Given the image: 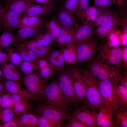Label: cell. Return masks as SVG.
Here are the masks:
<instances>
[{
	"mask_svg": "<svg viewBox=\"0 0 127 127\" xmlns=\"http://www.w3.org/2000/svg\"><path fill=\"white\" fill-rule=\"evenodd\" d=\"M96 80L103 106L111 109L113 114L119 110L116 92V87L119 83L114 79H96Z\"/></svg>",
	"mask_w": 127,
	"mask_h": 127,
	"instance_id": "obj_1",
	"label": "cell"
},
{
	"mask_svg": "<svg viewBox=\"0 0 127 127\" xmlns=\"http://www.w3.org/2000/svg\"><path fill=\"white\" fill-rule=\"evenodd\" d=\"M86 85L88 106L99 112L103 106L96 79L87 67H84L81 72Z\"/></svg>",
	"mask_w": 127,
	"mask_h": 127,
	"instance_id": "obj_2",
	"label": "cell"
},
{
	"mask_svg": "<svg viewBox=\"0 0 127 127\" xmlns=\"http://www.w3.org/2000/svg\"><path fill=\"white\" fill-rule=\"evenodd\" d=\"M87 68L96 79L100 80L117 79L122 70L108 64L100 60L94 58L88 61Z\"/></svg>",
	"mask_w": 127,
	"mask_h": 127,
	"instance_id": "obj_3",
	"label": "cell"
},
{
	"mask_svg": "<svg viewBox=\"0 0 127 127\" xmlns=\"http://www.w3.org/2000/svg\"><path fill=\"white\" fill-rule=\"evenodd\" d=\"M99 44L100 49L95 58L122 70L124 65L122 60L121 47H112L103 41Z\"/></svg>",
	"mask_w": 127,
	"mask_h": 127,
	"instance_id": "obj_4",
	"label": "cell"
},
{
	"mask_svg": "<svg viewBox=\"0 0 127 127\" xmlns=\"http://www.w3.org/2000/svg\"><path fill=\"white\" fill-rule=\"evenodd\" d=\"M57 73L56 79L60 89L71 105L74 106L77 98L71 68L65 67Z\"/></svg>",
	"mask_w": 127,
	"mask_h": 127,
	"instance_id": "obj_5",
	"label": "cell"
},
{
	"mask_svg": "<svg viewBox=\"0 0 127 127\" xmlns=\"http://www.w3.org/2000/svg\"><path fill=\"white\" fill-rule=\"evenodd\" d=\"M44 100L46 103L67 110L70 105L60 89L56 79L52 80L46 88Z\"/></svg>",
	"mask_w": 127,
	"mask_h": 127,
	"instance_id": "obj_6",
	"label": "cell"
},
{
	"mask_svg": "<svg viewBox=\"0 0 127 127\" xmlns=\"http://www.w3.org/2000/svg\"><path fill=\"white\" fill-rule=\"evenodd\" d=\"M97 38L92 35L76 45L77 59L76 63L77 64L90 61L98 52L100 47Z\"/></svg>",
	"mask_w": 127,
	"mask_h": 127,
	"instance_id": "obj_7",
	"label": "cell"
},
{
	"mask_svg": "<svg viewBox=\"0 0 127 127\" xmlns=\"http://www.w3.org/2000/svg\"><path fill=\"white\" fill-rule=\"evenodd\" d=\"M22 83L35 98L40 101L44 100L45 91L48 84L40 77L37 72L23 77Z\"/></svg>",
	"mask_w": 127,
	"mask_h": 127,
	"instance_id": "obj_8",
	"label": "cell"
},
{
	"mask_svg": "<svg viewBox=\"0 0 127 127\" xmlns=\"http://www.w3.org/2000/svg\"><path fill=\"white\" fill-rule=\"evenodd\" d=\"M33 111L35 114L56 120L69 119L71 115L67 110L47 103L38 104Z\"/></svg>",
	"mask_w": 127,
	"mask_h": 127,
	"instance_id": "obj_9",
	"label": "cell"
},
{
	"mask_svg": "<svg viewBox=\"0 0 127 127\" xmlns=\"http://www.w3.org/2000/svg\"><path fill=\"white\" fill-rule=\"evenodd\" d=\"M73 81L74 88L77 98L74 106L85 105L88 106L86 85L83 77L76 67L71 68Z\"/></svg>",
	"mask_w": 127,
	"mask_h": 127,
	"instance_id": "obj_10",
	"label": "cell"
},
{
	"mask_svg": "<svg viewBox=\"0 0 127 127\" xmlns=\"http://www.w3.org/2000/svg\"><path fill=\"white\" fill-rule=\"evenodd\" d=\"M71 115L81 121L89 127H96L98 112L85 105L75 107Z\"/></svg>",
	"mask_w": 127,
	"mask_h": 127,
	"instance_id": "obj_11",
	"label": "cell"
},
{
	"mask_svg": "<svg viewBox=\"0 0 127 127\" xmlns=\"http://www.w3.org/2000/svg\"><path fill=\"white\" fill-rule=\"evenodd\" d=\"M56 8L55 2L41 4H37L34 3L28 8L22 15L42 18L47 17L54 12Z\"/></svg>",
	"mask_w": 127,
	"mask_h": 127,
	"instance_id": "obj_12",
	"label": "cell"
},
{
	"mask_svg": "<svg viewBox=\"0 0 127 127\" xmlns=\"http://www.w3.org/2000/svg\"><path fill=\"white\" fill-rule=\"evenodd\" d=\"M22 14L6 10L0 16V22L2 24L3 32H13L18 24L19 20Z\"/></svg>",
	"mask_w": 127,
	"mask_h": 127,
	"instance_id": "obj_13",
	"label": "cell"
},
{
	"mask_svg": "<svg viewBox=\"0 0 127 127\" xmlns=\"http://www.w3.org/2000/svg\"><path fill=\"white\" fill-rule=\"evenodd\" d=\"M6 92L12 94L19 95L39 103L40 101L35 98L21 85L15 82L6 79L3 82Z\"/></svg>",
	"mask_w": 127,
	"mask_h": 127,
	"instance_id": "obj_14",
	"label": "cell"
},
{
	"mask_svg": "<svg viewBox=\"0 0 127 127\" xmlns=\"http://www.w3.org/2000/svg\"><path fill=\"white\" fill-rule=\"evenodd\" d=\"M0 68L6 79L20 85L22 83L23 77L19 69L15 66L5 61L0 64Z\"/></svg>",
	"mask_w": 127,
	"mask_h": 127,
	"instance_id": "obj_15",
	"label": "cell"
},
{
	"mask_svg": "<svg viewBox=\"0 0 127 127\" xmlns=\"http://www.w3.org/2000/svg\"><path fill=\"white\" fill-rule=\"evenodd\" d=\"M75 28L73 43L76 45L91 37L95 30V27L92 24L78 25Z\"/></svg>",
	"mask_w": 127,
	"mask_h": 127,
	"instance_id": "obj_16",
	"label": "cell"
},
{
	"mask_svg": "<svg viewBox=\"0 0 127 127\" xmlns=\"http://www.w3.org/2000/svg\"><path fill=\"white\" fill-rule=\"evenodd\" d=\"M118 18L119 13L111 8H100V12L93 25L97 28L112 22Z\"/></svg>",
	"mask_w": 127,
	"mask_h": 127,
	"instance_id": "obj_17",
	"label": "cell"
},
{
	"mask_svg": "<svg viewBox=\"0 0 127 127\" xmlns=\"http://www.w3.org/2000/svg\"><path fill=\"white\" fill-rule=\"evenodd\" d=\"M44 24L37 25L19 29L15 34L16 42H20L33 38L43 29Z\"/></svg>",
	"mask_w": 127,
	"mask_h": 127,
	"instance_id": "obj_18",
	"label": "cell"
},
{
	"mask_svg": "<svg viewBox=\"0 0 127 127\" xmlns=\"http://www.w3.org/2000/svg\"><path fill=\"white\" fill-rule=\"evenodd\" d=\"M55 16L62 27H75L78 25L75 15L63 7L59 10Z\"/></svg>",
	"mask_w": 127,
	"mask_h": 127,
	"instance_id": "obj_19",
	"label": "cell"
},
{
	"mask_svg": "<svg viewBox=\"0 0 127 127\" xmlns=\"http://www.w3.org/2000/svg\"><path fill=\"white\" fill-rule=\"evenodd\" d=\"M113 113L110 109L103 106L98 112L96 127H113Z\"/></svg>",
	"mask_w": 127,
	"mask_h": 127,
	"instance_id": "obj_20",
	"label": "cell"
},
{
	"mask_svg": "<svg viewBox=\"0 0 127 127\" xmlns=\"http://www.w3.org/2000/svg\"><path fill=\"white\" fill-rule=\"evenodd\" d=\"M100 11V8L94 5L89 6L85 11L75 16L82 24H93L96 20Z\"/></svg>",
	"mask_w": 127,
	"mask_h": 127,
	"instance_id": "obj_21",
	"label": "cell"
},
{
	"mask_svg": "<svg viewBox=\"0 0 127 127\" xmlns=\"http://www.w3.org/2000/svg\"><path fill=\"white\" fill-rule=\"evenodd\" d=\"M45 58L50 65L57 73L65 67V62L61 48L58 50L50 51Z\"/></svg>",
	"mask_w": 127,
	"mask_h": 127,
	"instance_id": "obj_22",
	"label": "cell"
},
{
	"mask_svg": "<svg viewBox=\"0 0 127 127\" xmlns=\"http://www.w3.org/2000/svg\"><path fill=\"white\" fill-rule=\"evenodd\" d=\"M18 42L42 58L45 57L51 50L50 46H44L33 39L29 40L28 39Z\"/></svg>",
	"mask_w": 127,
	"mask_h": 127,
	"instance_id": "obj_23",
	"label": "cell"
},
{
	"mask_svg": "<svg viewBox=\"0 0 127 127\" xmlns=\"http://www.w3.org/2000/svg\"><path fill=\"white\" fill-rule=\"evenodd\" d=\"M120 24L118 18L112 22L96 28L93 31L92 35L102 40H106L111 31L117 27H120Z\"/></svg>",
	"mask_w": 127,
	"mask_h": 127,
	"instance_id": "obj_24",
	"label": "cell"
},
{
	"mask_svg": "<svg viewBox=\"0 0 127 127\" xmlns=\"http://www.w3.org/2000/svg\"><path fill=\"white\" fill-rule=\"evenodd\" d=\"M18 127H38V119L36 114L30 113L13 117Z\"/></svg>",
	"mask_w": 127,
	"mask_h": 127,
	"instance_id": "obj_25",
	"label": "cell"
},
{
	"mask_svg": "<svg viewBox=\"0 0 127 127\" xmlns=\"http://www.w3.org/2000/svg\"><path fill=\"white\" fill-rule=\"evenodd\" d=\"M75 29V27H62L60 35L54 42L55 44L61 47L73 42Z\"/></svg>",
	"mask_w": 127,
	"mask_h": 127,
	"instance_id": "obj_26",
	"label": "cell"
},
{
	"mask_svg": "<svg viewBox=\"0 0 127 127\" xmlns=\"http://www.w3.org/2000/svg\"><path fill=\"white\" fill-rule=\"evenodd\" d=\"M65 63L70 65L77 61L76 45L73 42L61 47Z\"/></svg>",
	"mask_w": 127,
	"mask_h": 127,
	"instance_id": "obj_27",
	"label": "cell"
},
{
	"mask_svg": "<svg viewBox=\"0 0 127 127\" xmlns=\"http://www.w3.org/2000/svg\"><path fill=\"white\" fill-rule=\"evenodd\" d=\"M45 28L50 33L55 42L60 35L62 27L55 16L45 22Z\"/></svg>",
	"mask_w": 127,
	"mask_h": 127,
	"instance_id": "obj_28",
	"label": "cell"
},
{
	"mask_svg": "<svg viewBox=\"0 0 127 127\" xmlns=\"http://www.w3.org/2000/svg\"><path fill=\"white\" fill-rule=\"evenodd\" d=\"M34 3L32 0H20L11 3L7 4L5 7L6 10L22 14L28 8Z\"/></svg>",
	"mask_w": 127,
	"mask_h": 127,
	"instance_id": "obj_29",
	"label": "cell"
},
{
	"mask_svg": "<svg viewBox=\"0 0 127 127\" xmlns=\"http://www.w3.org/2000/svg\"><path fill=\"white\" fill-rule=\"evenodd\" d=\"M45 23L42 18L35 16H24L22 15L19 18L16 29H20L44 24Z\"/></svg>",
	"mask_w": 127,
	"mask_h": 127,
	"instance_id": "obj_30",
	"label": "cell"
},
{
	"mask_svg": "<svg viewBox=\"0 0 127 127\" xmlns=\"http://www.w3.org/2000/svg\"><path fill=\"white\" fill-rule=\"evenodd\" d=\"M116 92L119 110H127V88L118 84L116 87Z\"/></svg>",
	"mask_w": 127,
	"mask_h": 127,
	"instance_id": "obj_31",
	"label": "cell"
},
{
	"mask_svg": "<svg viewBox=\"0 0 127 127\" xmlns=\"http://www.w3.org/2000/svg\"><path fill=\"white\" fill-rule=\"evenodd\" d=\"M7 56L6 62H8L14 66H19L22 62V59L15 48L8 47L5 49Z\"/></svg>",
	"mask_w": 127,
	"mask_h": 127,
	"instance_id": "obj_32",
	"label": "cell"
},
{
	"mask_svg": "<svg viewBox=\"0 0 127 127\" xmlns=\"http://www.w3.org/2000/svg\"><path fill=\"white\" fill-rule=\"evenodd\" d=\"M114 123L113 127H127V111L119 110L115 111L112 115Z\"/></svg>",
	"mask_w": 127,
	"mask_h": 127,
	"instance_id": "obj_33",
	"label": "cell"
},
{
	"mask_svg": "<svg viewBox=\"0 0 127 127\" xmlns=\"http://www.w3.org/2000/svg\"><path fill=\"white\" fill-rule=\"evenodd\" d=\"M33 39L45 47L50 46L54 42L53 38L50 33L46 30L43 29L33 38Z\"/></svg>",
	"mask_w": 127,
	"mask_h": 127,
	"instance_id": "obj_34",
	"label": "cell"
},
{
	"mask_svg": "<svg viewBox=\"0 0 127 127\" xmlns=\"http://www.w3.org/2000/svg\"><path fill=\"white\" fill-rule=\"evenodd\" d=\"M36 115L38 119V127H60L63 124L64 120L51 119Z\"/></svg>",
	"mask_w": 127,
	"mask_h": 127,
	"instance_id": "obj_35",
	"label": "cell"
},
{
	"mask_svg": "<svg viewBox=\"0 0 127 127\" xmlns=\"http://www.w3.org/2000/svg\"><path fill=\"white\" fill-rule=\"evenodd\" d=\"M16 42L15 34L13 32H3L0 35V47L5 49Z\"/></svg>",
	"mask_w": 127,
	"mask_h": 127,
	"instance_id": "obj_36",
	"label": "cell"
},
{
	"mask_svg": "<svg viewBox=\"0 0 127 127\" xmlns=\"http://www.w3.org/2000/svg\"><path fill=\"white\" fill-rule=\"evenodd\" d=\"M37 72L40 77L47 82L53 78L56 72L49 63L47 66Z\"/></svg>",
	"mask_w": 127,
	"mask_h": 127,
	"instance_id": "obj_37",
	"label": "cell"
},
{
	"mask_svg": "<svg viewBox=\"0 0 127 127\" xmlns=\"http://www.w3.org/2000/svg\"><path fill=\"white\" fill-rule=\"evenodd\" d=\"M7 93L11 97L14 103H20L32 111H33L35 108L33 103L31 102V100H32L31 99L19 95Z\"/></svg>",
	"mask_w": 127,
	"mask_h": 127,
	"instance_id": "obj_38",
	"label": "cell"
},
{
	"mask_svg": "<svg viewBox=\"0 0 127 127\" xmlns=\"http://www.w3.org/2000/svg\"><path fill=\"white\" fill-rule=\"evenodd\" d=\"M19 67V70L26 75L34 73V70L39 71L35 64L31 61H23Z\"/></svg>",
	"mask_w": 127,
	"mask_h": 127,
	"instance_id": "obj_39",
	"label": "cell"
},
{
	"mask_svg": "<svg viewBox=\"0 0 127 127\" xmlns=\"http://www.w3.org/2000/svg\"><path fill=\"white\" fill-rule=\"evenodd\" d=\"M14 111L10 108H0V123L2 125L15 115Z\"/></svg>",
	"mask_w": 127,
	"mask_h": 127,
	"instance_id": "obj_40",
	"label": "cell"
},
{
	"mask_svg": "<svg viewBox=\"0 0 127 127\" xmlns=\"http://www.w3.org/2000/svg\"><path fill=\"white\" fill-rule=\"evenodd\" d=\"M126 9L119 10V18L121 30L124 33L127 34V12Z\"/></svg>",
	"mask_w": 127,
	"mask_h": 127,
	"instance_id": "obj_41",
	"label": "cell"
},
{
	"mask_svg": "<svg viewBox=\"0 0 127 127\" xmlns=\"http://www.w3.org/2000/svg\"><path fill=\"white\" fill-rule=\"evenodd\" d=\"M15 103L12 98L7 93H3L2 96V101L0 104V108L11 109L14 108Z\"/></svg>",
	"mask_w": 127,
	"mask_h": 127,
	"instance_id": "obj_42",
	"label": "cell"
},
{
	"mask_svg": "<svg viewBox=\"0 0 127 127\" xmlns=\"http://www.w3.org/2000/svg\"><path fill=\"white\" fill-rule=\"evenodd\" d=\"M64 1L63 7L75 16L78 9L79 0H64Z\"/></svg>",
	"mask_w": 127,
	"mask_h": 127,
	"instance_id": "obj_43",
	"label": "cell"
},
{
	"mask_svg": "<svg viewBox=\"0 0 127 127\" xmlns=\"http://www.w3.org/2000/svg\"><path fill=\"white\" fill-rule=\"evenodd\" d=\"M17 52L19 54L23 61H30L27 54L26 48L20 43L15 42L13 45Z\"/></svg>",
	"mask_w": 127,
	"mask_h": 127,
	"instance_id": "obj_44",
	"label": "cell"
},
{
	"mask_svg": "<svg viewBox=\"0 0 127 127\" xmlns=\"http://www.w3.org/2000/svg\"><path fill=\"white\" fill-rule=\"evenodd\" d=\"M69 121L64 126L65 127H89L80 120L71 115Z\"/></svg>",
	"mask_w": 127,
	"mask_h": 127,
	"instance_id": "obj_45",
	"label": "cell"
},
{
	"mask_svg": "<svg viewBox=\"0 0 127 127\" xmlns=\"http://www.w3.org/2000/svg\"><path fill=\"white\" fill-rule=\"evenodd\" d=\"M13 109L16 116H20L24 114L30 113L32 111L23 105L18 103H14Z\"/></svg>",
	"mask_w": 127,
	"mask_h": 127,
	"instance_id": "obj_46",
	"label": "cell"
},
{
	"mask_svg": "<svg viewBox=\"0 0 127 127\" xmlns=\"http://www.w3.org/2000/svg\"><path fill=\"white\" fill-rule=\"evenodd\" d=\"M94 6L99 8H111L113 4L111 0H93Z\"/></svg>",
	"mask_w": 127,
	"mask_h": 127,
	"instance_id": "obj_47",
	"label": "cell"
},
{
	"mask_svg": "<svg viewBox=\"0 0 127 127\" xmlns=\"http://www.w3.org/2000/svg\"><path fill=\"white\" fill-rule=\"evenodd\" d=\"M79 1L78 9L75 16L85 11L89 6V0H79Z\"/></svg>",
	"mask_w": 127,
	"mask_h": 127,
	"instance_id": "obj_48",
	"label": "cell"
},
{
	"mask_svg": "<svg viewBox=\"0 0 127 127\" xmlns=\"http://www.w3.org/2000/svg\"><path fill=\"white\" fill-rule=\"evenodd\" d=\"M113 5L119 10L126 9L127 0H111Z\"/></svg>",
	"mask_w": 127,
	"mask_h": 127,
	"instance_id": "obj_49",
	"label": "cell"
},
{
	"mask_svg": "<svg viewBox=\"0 0 127 127\" xmlns=\"http://www.w3.org/2000/svg\"><path fill=\"white\" fill-rule=\"evenodd\" d=\"M26 49L27 54L30 61L35 64L38 60L40 58H43L36 54L31 50Z\"/></svg>",
	"mask_w": 127,
	"mask_h": 127,
	"instance_id": "obj_50",
	"label": "cell"
},
{
	"mask_svg": "<svg viewBox=\"0 0 127 127\" xmlns=\"http://www.w3.org/2000/svg\"><path fill=\"white\" fill-rule=\"evenodd\" d=\"M119 74L117 79L118 82L120 81L121 84L123 85L127 88V71L122 72Z\"/></svg>",
	"mask_w": 127,
	"mask_h": 127,
	"instance_id": "obj_51",
	"label": "cell"
},
{
	"mask_svg": "<svg viewBox=\"0 0 127 127\" xmlns=\"http://www.w3.org/2000/svg\"><path fill=\"white\" fill-rule=\"evenodd\" d=\"M48 64V60L45 57L41 58L38 60L35 64L39 71L47 66Z\"/></svg>",
	"mask_w": 127,
	"mask_h": 127,
	"instance_id": "obj_52",
	"label": "cell"
},
{
	"mask_svg": "<svg viewBox=\"0 0 127 127\" xmlns=\"http://www.w3.org/2000/svg\"><path fill=\"white\" fill-rule=\"evenodd\" d=\"M122 60L123 63L126 68L127 66V47L125 46L122 48Z\"/></svg>",
	"mask_w": 127,
	"mask_h": 127,
	"instance_id": "obj_53",
	"label": "cell"
},
{
	"mask_svg": "<svg viewBox=\"0 0 127 127\" xmlns=\"http://www.w3.org/2000/svg\"><path fill=\"white\" fill-rule=\"evenodd\" d=\"M13 118L9 120L2 125V127H18Z\"/></svg>",
	"mask_w": 127,
	"mask_h": 127,
	"instance_id": "obj_54",
	"label": "cell"
},
{
	"mask_svg": "<svg viewBox=\"0 0 127 127\" xmlns=\"http://www.w3.org/2000/svg\"><path fill=\"white\" fill-rule=\"evenodd\" d=\"M3 49L0 47V64L6 61L7 60V56L5 52L3 51Z\"/></svg>",
	"mask_w": 127,
	"mask_h": 127,
	"instance_id": "obj_55",
	"label": "cell"
},
{
	"mask_svg": "<svg viewBox=\"0 0 127 127\" xmlns=\"http://www.w3.org/2000/svg\"><path fill=\"white\" fill-rule=\"evenodd\" d=\"M33 2H37L42 4H48L54 2L55 0H32Z\"/></svg>",
	"mask_w": 127,
	"mask_h": 127,
	"instance_id": "obj_56",
	"label": "cell"
},
{
	"mask_svg": "<svg viewBox=\"0 0 127 127\" xmlns=\"http://www.w3.org/2000/svg\"><path fill=\"white\" fill-rule=\"evenodd\" d=\"M6 9L0 1V16L5 12Z\"/></svg>",
	"mask_w": 127,
	"mask_h": 127,
	"instance_id": "obj_57",
	"label": "cell"
},
{
	"mask_svg": "<svg viewBox=\"0 0 127 127\" xmlns=\"http://www.w3.org/2000/svg\"><path fill=\"white\" fill-rule=\"evenodd\" d=\"M2 82L0 81V93L3 92L5 90L4 86Z\"/></svg>",
	"mask_w": 127,
	"mask_h": 127,
	"instance_id": "obj_58",
	"label": "cell"
},
{
	"mask_svg": "<svg viewBox=\"0 0 127 127\" xmlns=\"http://www.w3.org/2000/svg\"><path fill=\"white\" fill-rule=\"evenodd\" d=\"M4 77L3 73L0 68V81L3 82Z\"/></svg>",
	"mask_w": 127,
	"mask_h": 127,
	"instance_id": "obj_59",
	"label": "cell"
},
{
	"mask_svg": "<svg viewBox=\"0 0 127 127\" xmlns=\"http://www.w3.org/2000/svg\"><path fill=\"white\" fill-rule=\"evenodd\" d=\"M7 4H9L20 0H4Z\"/></svg>",
	"mask_w": 127,
	"mask_h": 127,
	"instance_id": "obj_60",
	"label": "cell"
},
{
	"mask_svg": "<svg viewBox=\"0 0 127 127\" xmlns=\"http://www.w3.org/2000/svg\"><path fill=\"white\" fill-rule=\"evenodd\" d=\"M3 92L0 93V104H1L2 101V96Z\"/></svg>",
	"mask_w": 127,
	"mask_h": 127,
	"instance_id": "obj_61",
	"label": "cell"
},
{
	"mask_svg": "<svg viewBox=\"0 0 127 127\" xmlns=\"http://www.w3.org/2000/svg\"><path fill=\"white\" fill-rule=\"evenodd\" d=\"M2 31V24L0 22V35Z\"/></svg>",
	"mask_w": 127,
	"mask_h": 127,
	"instance_id": "obj_62",
	"label": "cell"
},
{
	"mask_svg": "<svg viewBox=\"0 0 127 127\" xmlns=\"http://www.w3.org/2000/svg\"><path fill=\"white\" fill-rule=\"evenodd\" d=\"M2 124L0 123V127H2Z\"/></svg>",
	"mask_w": 127,
	"mask_h": 127,
	"instance_id": "obj_63",
	"label": "cell"
},
{
	"mask_svg": "<svg viewBox=\"0 0 127 127\" xmlns=\"http://www.w3.org/2000/svg\"><path fill=\"white\" fill-rule=\"evenodd\" d=\"M57 0L58 1H61L63 0Z\"/></svg>",
	"mask_w": 127,
	"mask_h": 127,
	"instance_id": "obj_64",
	"label": "cell"
}]
</instances>
